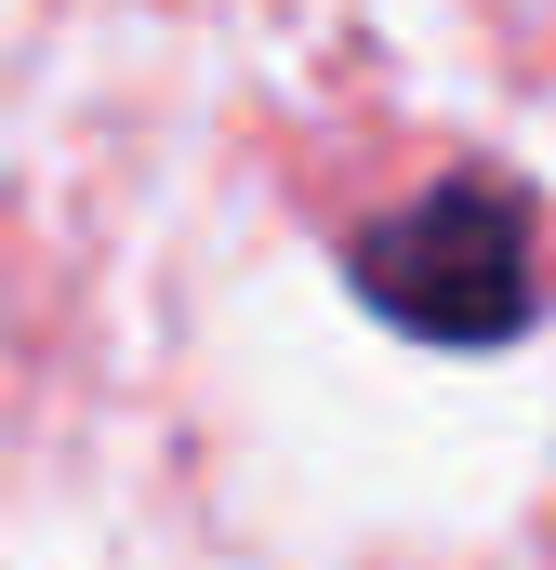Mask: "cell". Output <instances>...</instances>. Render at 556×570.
Here are the masks:
<instances>
[{
  "instance_id": "cell-1",
  "label": "cell",
  "mask_w": 556,
  "mask_h": 570,
  "mask_svg": "<svg viewBox=\"0 0 556 570\" xmlns=\"http://www.w3.org/2000/svg\"><path fill=\"white\" fill-rule=\"evenodd\" d=\"M345 279L411 345H517L544 318V226L504 173H437L345 239Z\"/></svg>"
}]
</instances>
